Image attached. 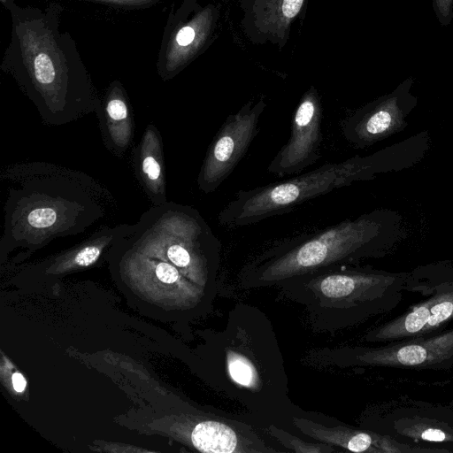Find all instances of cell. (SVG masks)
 Returning <instances> with one entry per match:
<instances>
[{
    "mask_svg": "<svg viewBox=\"0 0 453 453\" xmlns=\"http://www.w3.org/2000/svg\"><path fill=\"white\" fill-rule=\"evenodd\" d=\"M2 244L36 248L57 237L83 233L105 216L114 199L87 173L46 162L10 165Z\"/></svg>",
    "mask_w": 453,
    "mask_h": 453,
    "instance_id": "1",
    "label": "cell"
},
{
    "mask_svg": "<svg viewBox=\"0 0 453 453\" xmlns=\"http://www.w3.org/2000/svg\"><path fill=\"white\" fill-rule=\"evenodd\" d=\"M380 228L371 214L345 219L267 251L249 266V277L260 284H275L371 256Z\"/></svg>",
    "mask_w": 453,
    "mask_h": 453,
    "instance_id": "2",
    "label": "cell"
},
{
    "mask_svg": "<svg viewBox=\"0 0 453 453\" xmlns=\"http://www.w3.org/2000/svg\"><path fill=\"white\" fill-rule=\"evenodd\" d=\"M373 157H353L326 163L283 181L241 189L218 214L219 225L237 227L292 211L312 198L326 195L372 175Z\"/></svg>",
    "mask_w": 453,
    "mask_h": 453,
    "instance_id": "3",
    "label": "cell"
},
{
    "mask_svg": "<svg viewBox=\"0 0 453 453\" xmlns=\"http://www.w3.org/2000/svg\"><path fill=\"white\" fill-rule=\"evenodd\" d=\"M19 37L28 73L27 94L44 124L65 125L96 111L99 101L89 88L72 83L50 34L42 28L27 27Z\"/></svg>",
    "mask_w": 453,
    "mask_h": 453,
    "instance_id": "4",
    "label": "cell"
},
{
    "mask_svg": "<svg viewBox=\"0 0 453 453\" xmlns=\"http://www.w3.org/2000/svg\"><path fill=\"white\" fill-rule=\"evenodd\" d=\"M407 275L330 269L298 278L303 279V285L317 306L340 311L346 324L354 325L396 309L406 292Z\"/></svg>",
    "mask_w": 453,
    "mask_h": 453,
    "instance_id": "5",
    "label": "cell"
},
{
    "mask_svg": "<svg viewBox=\"0 0 453 453\" xmlns=\"http://www.w3.org/2000/svg\"><path fill=\"white\" fill-rule=\"evenodd\" d=\"M405 289L421 299L367 332L365 341L393 342L426 337L453 320V269L426 268L408 273Z\"/></svg>",
    "mask_w": 453,
    "mask_h": 453,
    "instance_id": "6",
    "label": "cell"
},
{
    "mask_svg": "<svg viewBox=\"0 0 453 453\" xmlns=\"http://www.w3.org/2000/svg\"><path fill=\"white\" fill-rule=\"evenodd\" d=\"M264 101L249 103L227 116L208 147L197 176L200 191L210 194L232 173L258 134Z\"/></svg>",
    "mask_w": 453,
    "mask_h": 453,
    "instance_id": "7",
    "label": "cell"
},
{
    "mask_svg": "<svg viewBox=\"0 0 453 453\" xmlns=\"http://www.w3.org/2000/svg\"><path fill=\"white\" fill-rule=\"evenodd\" d=\"M378 433L434 453H453V409L419 402L397 404L386 412Z\"/></svg>",
    "mask_w": 453,
    "mask_h": 453,
    "instance_id": "8",
    "label": "cell"
},
{
    "mask_svg": "<svg viewBox=\"0 0 453 453\" xmlns=\"http://www.w3.org/2000/svg\"><path fill=\"white\" fill-rule=\"evenodd\" d=\"M351 365L447 370L453 368V329L426 337L357 348L349 354Z\"/></svg>",
    "mask_w": 453,
    "mask_h": 453,
    "instance_id": "9",
    "label": "cell"
},
{
    "mask_svg": "<svg viewBox=\"0 0 453 453\" xmlns=\"http://www.w3.org/2000/svg\"><path fill=\"white\" fill-rule=\"evenodd\" d=\"M290 131L289 139L267 167L271 174L278 177L299 173L321 157L322 106L314 88L302 96L293 114Z\"/></svg>",
    "mask_w": 453,
    "mask_h": 453,
    "instance_id": "10",
    "label": "cell"
},
{
    "mask_svg": "<svg viewBox=\"0 0 453 453\" xmlns=\"http://www.w3.org/2000/svg\"><path fill=\"white\" fill-rule=\"evenodd\" d=\"M294 426L305 435L320 442L351 452L434 453L432 449L401 442L374 431L344 426H326L304 418H293Z\"/></svg>",
    "mask_w": 453,
    "mask_h": 453,
    "instance_id": "11",
    "label": "cell"
},
{
    "mask_svg": "<svg viewBox=\"0 0 453 453\" xmlns=\"http://www.w3.org/2000/svg\"><path fill=\"white\" fill-rule=\"evenodd\" d=\"M131 165L152 205L167 202L163 140L154 124L146 127L139 143L133 148Z\"/></svg>",
    "mask_w": 453,
    "mask_h": 453,
    "instance_id": "12",
    "label": "cell"
},
{
    "mask_svg": "<svg viewBox=\"0 0 453 453\" xmlns=\"http://www.w3.org/2000/svg\"><path fill=\"white\" fill-rule=\"evenodd\" d=\"M96 112L104 146L112 155L121 158L133 144L134 119L119 85L115 84L109 89Z\"/></svg>",
    "mask_w": 453,
    "mask_h": 453,
    "instance_id": "13",
    "label": "cell"
},
{
    "mask_svg": "<svg viewBox=\"0 0 453 453\" xmlns=\"http://www.w3.org/2000/svg\"><path fill=\"white\" fill-rule=\"evenodd\" d=\"M411 79L406 80L377 105L345 119L342 129L345 139L357 146H364L391 131L399 118L401 97L411 86Z\"/></svg>",
    "mask_w": 453,
    "mask_h": 453,
    "instance_id": "14",
    "label": "cell"
},
{
    "mask_svg": "<svg viewBox=\"0 0 453 453\" xmlns=\"http://www.w3.org/2000/svg\"><path fill=\"white\" fill-rule=\"evenodd\" d=\"M211 22L212 12L208 8L176 31L165 52V75L170 76L196 55L209 35Z\"/></svg>",
    "mask_w": 453,
    "mask_h": 453,
    "instance_id": "15",
    "label": "cell"
},
{
    "mask_svg": "<svg viewBox=\"0 0 453 453\" xmlns=\"http://www.w3.org/2000/svg\"><path fill=\"white\" fill-rule=\"evenodd\" d=\"M303 0H266L261 20L267 28L286 29L302 9Z\"/></svg>",
    "mask_w": 453,
    "mask_h": 453,
    "instance_id": "16",
    "label": "cell"
},
{
    "mask_svg": "<svg viewBox=\"0 0 453 453\" xmlns=\"http://www.w3.org/2000/svg\"><path fill=\"white\" fill-rule=\"evenodd\" d=\"M268 434L276 438L281 445L296 453H333L336 449L325 442L311 443L271 425L267 427Z\"/></svg>",
    "mask_w": 453,
    "mask_h": 453,
    "instance_id": "17",
    "label": "cell"
},
{
    "mask_svg": "<svg viewBox=\"0 0 453 453\" xmlns=\"http://www.w3.org/2000/svg\"><path fill=\"white\" fill-rule=\"evenodd\" d=\"M229 372L232 379L237 383L250 387L253 381V371L249 364L242 359H232L229 363Z\"/></svg>",
    "mask_w": 453,
    "mask_h": 453,
    "instance_id": "18",
    "label": "cell"
},
{
    "mask_svg": "<svg viewBox=\"0 0 453 453\" xmlns=\"http://www.w3.org/2000/svg\"><path fill=\"white\" fill-rule=\"evenodd\" d=\"M433 8L439 23L448 26L453 19V0H432Z\"/></svg>",
    "mask_w": 453,
    "mask_h": 453,
    "instance_id": "19",
    "label": "cell"
},
{
    "mask_svg": "<svg viewBox=\"0 0 453 453\" xmlns=\"http://www.w3.org/2000/svg\"><path fill=\"white\" fill-rule=\"evenodd\" d=\"M98 1L119 4V5L135 6V5L148 4L154 0H98Z\"/></svg>",
    "mask_w": 453,
    "mask_h": 453,
    "instance_id": "20",
    "label": "cell"
},
{
    "mask_svg": "<svg viewBox=\"0 0 453 453\" xmlns=\"http://www.w3.org/2000/svg\"><path fill=\"white\" fill-rule=\"evenodd\" d=\"M12 385H13L14 389L17 392H22L25 389L26 385H27V381H26L25 378L23 377V375L20 374L19 372H15L12 375Z\"/></svg>",
    "mask_w": 453,
    "mask_h": 453,
    "instance_id": "21",
    "label": "cell"
}]
</instances>
